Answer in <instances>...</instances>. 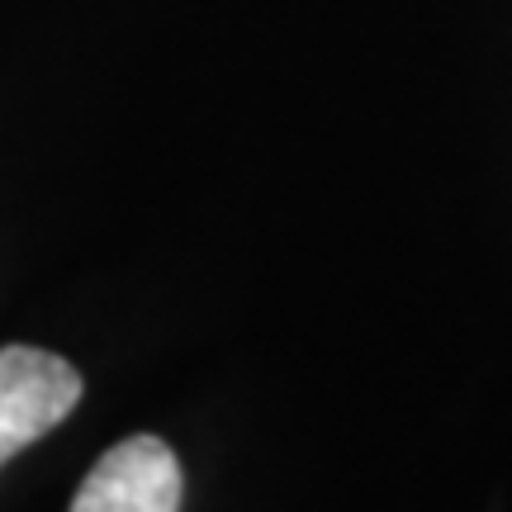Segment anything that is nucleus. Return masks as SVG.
<instances>
[{
    "label": "nucleus",
    "instance_id": "obj_1",
    "mask_svg": "<svg viewBox=\"0 0 512 512\" xmlns=\"http://www.w3.org/2000/svg\"><path fill=\"white\" fill-rule=\"evenodd\" d=\"M81 403V375L38 347L0 351V465L48 437Z\"/></svg>",
    "mask_w": 512,
    "mask_h": 512
},
{
    "label": "nucleus",
    "instance_id": "obj_2",
    "mask_svg": "<svg viewBox=\"0 0 512 512\" xmlns=\"http://www.w3.org/2000/svg\"><path fill=\"white\" fill-rule=\"evenodd\" d=\"M72 512H181V460L162 437H124L81 479Z\"/></svg>",
    "mask_w": 512,
    "mask_h": 512
}]
</instances>
